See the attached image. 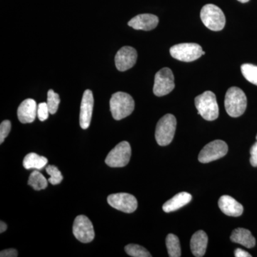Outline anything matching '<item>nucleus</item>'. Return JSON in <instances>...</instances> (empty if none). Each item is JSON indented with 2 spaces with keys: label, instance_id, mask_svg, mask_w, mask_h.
Wrapping results in <instances>:
<instances>
[{
  "label": "nucleus",
  "instance_id": "obj_1",
  "mask_svg": "<svg viewBox=\"0 0 257 257\" xmlns=\"http://www.w3.org/2000/svg\"><path fill=\"white\" fill-rule=\"evenodd\" d=\"M225 109L231 117H239L244 113L247 105L246 94L239 87L228 89L225 95Z\"/></svg>",
  "mask_w": 257,
  "mask_h": 257
},
{
  "label": "nucleus",
  "instance_id": "obj_2",
  "mask_svg": "<svg viewBox=\"0 0 257 257\" xmlns=\"http://www.w3.org/2000/svg\"><path fill=\"white\" fill-rule=\"evenodd\" d=\"M135 101L127 93H114L110 99V111L115 120L124 119L135 109Z\"/></svg>",
  "mask_w": 257,
  "mask_h": 257
},
{
  "label": "nucleus",
  "instance_id": "obj_3",
  "mask_svg": "<svg viewBox=\"0 0 257 257\" xmlns=\"http://www.w3.org/2000/svg\"><path fill=\"white\" fill-rule=\"evenodd\" d=\"M195 106L198 114L207 121H214L219 116V106L215 94L207 91L195 98Z\"/></svg>",
  "mask_w": 257,
  "mask_h": 257
},
{
  "label": "nucleus",
  "instance_id": "obj_4",
  "mask_svg": "<svg viewBox=\"0 0 257 257\" xmlns=\"http://www.w3.org/2000/svg\"><path fill=\"white\" fill-rule=\"evenodd\" d=\"M177 119L173 114H167L162 116L157 124L155 138L160 146H167L175 137Z\"/></svg>",
  "mask_w": 257,
  "mask_h": 257
},
{
  "label": "nucleus",
  "instance_id": "obj_5",
  "mask_svg": "<svg viewBox=\"0 0 257 257\" xmlns=\"http://www.w3.org/2000/svg\"><path fill=\"white\" fill-rule=\"evenodd\" d=\"M200 18L204 25L212 31L222 30L226 24L222 10L214 5H204L201 10Z\"/></svg>",
  "mask_w": 257,
  "mask_h": 257
},
{
  "label": "nucleus",
  "instance_id": "obj_6",
  "mask_svg": "<svg viewBox=\"0 0 257 257\" xmlns=\"http://www.w3.org/2000/svg\"><path fill=\"white\" fill-rule=\"evenodd\" d=\"M170 54L176 60L190 62L197 60L205 52L202 47L196 43H182L171 47Z\"/></svg>",
  "mask_w": 257,
  "mask_h": 257
},
{
  "label": "nucleus",
  "instance_id": "obj_7",
  "mask_svg": "<svg viewBox=\"0 0 257 257\" xmlns=\"http://www.w3.org/2000/svg\"><path fill=\"white\" fill-rule=\"evenodd\" d=\"M131 155L132 150L130 143L126 141L121 142L108 154L105 162L106 165L113 168L124 167L130 162Z\"/></svg>",
  "mask_w": 257,
  "mask_h": 257
},
{
  "label": "nucleus",
  "instance_id": "obj_8",
  "mask_svg": "<svg viewBox=\"0 0 257 257\" xmlns=\"http://www.w3.org/2000/svg\"><path fill=\"white\" fill-rule=\"evenodd\" d=\"M175 87V77L170 68L160 69L156 74L154 84V94L157 96H162L170 94Z\"/></svg>",
  "mask_w": 257,
  "mask_h": 257
},
{
  "label": "nucleus",
  "instance_id": "obj_9",
  "mask_svg": "<svg viewBox=\"0 0 257 257\" xmlns=\"http://www.w3.org/2000/svg\"><path fill=\"white\" fill-rule=\"evenodd\" d=\"M228 146L222 140H214L207 144L199 153V159L201 163H209L224 157L227 154Z\"/></svg>",
  "mask_w": 257,
  "mask_h": 257
},
{
  "label": "nucleus",
  "instance_id": "obj_10",
  "mask_svg": "<svg viewBox=\"0 0 257 257\" xmlns=\"http://www.w3.org/2000/svg\"><path fill=\"white\" fill-rule=\"evenodd\" d=\"M73 234L76 239L82 243H89L95 236L92 223L86 216L76 217L73 224Z\"/></svg>",
  "mask_w": 257,
  "mask_h": 257
},
{
  "label": "nucleus",
  "instance_id": "obj_11",
  "mask_svg": "<svg viewBox=\"0 0 257 257\" xmlns=\"http://www.w3.org/2000/svg\"><path fill=\"white\" fill-rule=\"evenodd\" d=\"M107 202L111 207L124 213H133L138 208L136 198L128 193H117L107 197Z\"/></svg>",
  "mask_w": 257,
  "mask_h": 257
},
{
  "label": "nucleus",
  "instance_id": "obj_12",
  "mask_svg": "<svg viewBox=\"0 0 257 257\" xmlns=\"http://www.w3.org/2000/svg\"><path fill=\"white\" fill-rule=\"evenodd\" d=\"M138 52L133 47H121L115 56V65L120 72H125L131 69L136 64Z\"/></svg>",
  "mask_w": 257,
  "mask_h": 257
},
{
  "label": "nucleus",
  "instance_id": "obj_13",
  "mask_svg": "<svg viewBox=\"0 0 257 257\" xmlns=\"http://www.w3.org/2000/svg\"><path fill=\"white\" fill-rule=\"evenodd\" d=\"M93 107H94V96L89 89L84 91L81 103L79 124L83 130H87L90 125L92 119Z\"/></svg>",
  "mask_w": 257,
  "mask_h": 257
},
{
  "label": "nucleus",
  "instance_id": "obj_14",
  "mask_svg": "<svg viewBox=\"0 0 257 257\" xmlns=\"http://www.w3.org/2000/svg\"><path fill=\"white\" fill-rule=\"evenodd\" d=\"M159 24V18L156 15L142 14L137 15L128 23L131 28L138 30L150 31L156 28Z\"/></svg>",
  "mask_w": 257,
  "mask_h": 257
},
{
  "label": "nucleus",
  "instance_id": "obj_15",
  "mask_svg": "<svg viewBox=\"0 0 257 257\" xmlns=\"http://www.w3.org/2000/svg\"><path fill=\"white\" fill-rule=\"evenodd\" d=\"M37 104L32 99H27L19 106L18 109V119L23 124L32 123L35 121L37 114Z\"/></svg>",
  "mask_w": 257,
  "mask_h": 257
},
{
  "label": "nucleus",
  "instance_id": "obj_16",
  "mask_svg": "<svg viewBox=\"0 0 257 257\" xmlns=\"http://www.w3.org/2000/svg\"><path fill=\"white\" fill-rule=\"evenodd\" d=\"M219 207L221 211L227 216H239L243 211V206L234 198L228 195L221 196L219 199Z\"/></svg>",
  "mask_w": 257,
  "mask_h": 257
},
{
  "label": "nucleus",
  "instance_id": "obj_17",
  "mask_svg": "<svg viewBox=\"0 0 257 257\" xmlns=\"http://www.w3.org/2000/svg\"><path fill=\"white\" fill-rule=\"evenodd\" d=\"M208 236L202 230L197 231L192 236L190 241L191 251L194 256H204L207 250Z\"/></svg>",
  "mask_w": 257,
  "mask_h": 257
},
{
  "label": "nucleus",
  "instance_id": "obj_18",
  "mask_svg": "<svg viewBox=\"0 0 257 257\" xmlns=\"http://www.w3.org/2000/svg\"><path fill=\"white\" fill-rule=\"evenodd\" d=\"M192 196L189 193L180 192L165 202L162 209L166 213L172 212L187 205L192 201Z\"/></svg>",
  "mask_w": 257,
  "mask_h": 257
},
{
  "label": "nucleus",
  "instance_id": "obj_19",
  "mask_svg": "<svg viewBox=\"0 0 257 257\" xmlns=\"http://www.w3.org/2000/svg\"><path fill=\"white\" fill-rule=\"evenodd\" d=\"M230 239L233 242L239 243L248 248L254 247L256 245V239L251 234V231L243 228L234 229Z\"/></svg>",
  "mask_w": 257,
  "mask_h": 257
},
{
  "label": "nucleus",
  "instance_id": "obj_20",
  "mask_svg": "<svg viewBox=\"0 0 257 257\" xmlns=\"http://www.w3.org/2000/svg\"><path fill=\"white\" fill-rule=\"evenodd\" d=\"M48 163V160L45 157L40 156L36 153H30L25 156L23 166L26 170L36 169L40 170Z\"/></svg>",
  "mask_w": 257,
  "mask_h": 257
},
{
  "label": "nucleus",
  "instance_id": "obj_21",
  "mask_svg": "<svg viewBox=\"0 0 257 257\" xmlns=\"http://www.w3.org/2000/svg\"><path fill=\"white\" fill-rule=\"evenodd\" d=\"M28 184L35 190L40 191L47 188L48 180L40 172L35 170L30 175Z\"/></svg>",
  "mask_w": 257,
  "mask_h": 257
},
{
  "label": "nucleus",
  "instance_id": "obj_22",
  "mask_svg": "<svg viewBox=\"0 0 257 257\" xmlns=\"http://www.w3.org/2000/svg\"><path fill=\"white\" fill-rule=\"evenodd\" d=\"M166 245L169 256L170 257L181 256V246L179 238L176 235L170 234L166 238Z\"/></svg>",
  "mask_w": 257,
  "mask_h": 257
},
{
  "label": "nucleus",
  "instance_id": "obj_23",
  "mask_svg": "<svg viewBox=\"0 0 257 257\" xmlns=\"http://www.w3.org/2000/svg\"><path fill=\"white\" fill-rule=\"evenodd\" d=\"M241 71L246 80L257 86V66L251 64H243L241 65Z\"/></svg>",
  "mask_w": 257,
  "mask_h": 257
},
{
  "label": "nucleus",
  "instance_id": "obj_24",
  "mask_svg": "<svg viewBox=\"0 0 257 257\" xmlns=\"http://www.w3.org/2000/svg\"><path fill=\"white\" fill-rule=\"evenodd\" d=\"M125 251L130 256L133 257H151L152 255L143 246H140L138 244L126 245L124 248Z\"/></svg>",
  "mask_w": 257,
  "mask_h": 257
},
{
  "label": "nucleus",
  "instance_id": "obj_25",
  "mask_svg": "<svg viewBox=\"0 0 257 257\" xmlns=\"http://www.w3.org/2000/svg\"><path fill=\"white\" fill-rule=\"evenodd\" d=\"M47 105L51 114H55L58 109L60 98L58 94L50 89L47 93Z\"/></svg>",
  "mask_w": 257,
  "mask_h": 257
},
{
  "label": "nucleus",
  "instance_id": "obj_26",
  "mask_svg": "<svg viewBox=\"0 0 257 257\" xmlns=\"http://www.w3.org/2000/svg\"><path fill=\"white\" fill-rule=\"evenodd\" d=\"M47 174L50 176L48 182L52 185H57L62 182L63 177L60 170L54 165H49L46 168Z\"/></svg>",
  "mask_w": 257,
  "mask_h": 257
},
{
  "label": "nucleus",
  "instance_id": "obj_27",
  "mask_svg": "<svg viewBox=\"0 0 257 257\" xmlns=\"http://www.w3.org/2000/svg\"><path fill=\"white\" fill-rule=\"evenodd\" d=\"M49 114H50L49 110L47 103L42 102L38 104L37 106V116L40 121H44L48 119Z\"/></svg>",
  "mask_w": 257,
  "mask_h": 257
},
{
  "label": "nucleus",
  "instance_id": "obj_28",
  "mask_svg": "<svg viewBox=\"0 0 257 257\" xmlns=\"http://www.w3.org/2000/svg\"><path fill=\"white\" fill-rule=\"evenodd\" d=\"M11 130V122L9 120H5L0 125V144L4 143L5 138L8 136Z\"/></svg>",
  "mask_w": 257,
  "mask_h": 257
},
{
  "label": "nucleus",
  "instance_id": "obj_29",
  "mask_svg": "<svg viewBox=\"0 0 257 257\" xmlns=\"http://www.w3.org/2000/svg\"><path fill=\"white\" fill-rule=\"evenodd\" d=\"M250 155H251L250 163L252 167H257V142L251 147V150H250Z\"/></svg>",
  "mask_w": 257,
  "mask_h": 257
},
{
  "label": "nucleus",
  "instance_id": "obj_30",
  "mask_svg": "<svg viewBox=\"0 0 257 257\" xmlns=\"http://www.w3.org/2000/svg\"><path fill=\"white\" fill-rule=\"evenodd\" d=\"M18 256V252L15 248H8L3 250L0 252L1 257H16Z\"/></svg>",
  "mask_w": 257,
  "mask_h": 257
},
{
  "label": "nucleus",
  "instance_id": "obj_31",
  "mask_svg": "<svg viewBox=\"0 0 257 257\" xmlns=\"http://www.w3.org/2000/svg\"><path fill=\"white\" fill-rule=\"evenodd\" d=\"M234 256L236 257H251V255L249 253L239 248L235 250Z\"/></svg>",
  "mask_w": 257,
  "mask_h": 257
},
{
  "label": "nucleus",
  "instance_id": "obj_32",
  "mask_svg": "<svg viewBox=\"0 0 257 257\" xmlns=\"http://www.w3.org/2000/svg\"><path fill=\"white\" fill-rule=\"evenodd\" d=\"M7 229H8V225L3 221H0V233L5 232Z\"/></svg>",
  "mask_w": 257,
  "mask_h": 257
},
{
  "label": "nucleus",
  "instance_id": "obj_33",
  "mask_svg": "<svg viewBox=\"0 0 257 257\" xmlns=\"http://www.w3.org/2000/svg\"><path fill=\"white\" fill-rule=\"evenodd\" d=\"M238 1L240 2L241 3H248L249 0H238Z\"/></svg>",
  "mask_w": 257,
  "mask_h": 257
},
{
  "label": "nucleus",
  "instance_id": "obj_34",
  "mask_svg": "<svg viewBox=\"0 0 257 257\" xmlns=\"http://www.w3.org/2000/svg\"><path fill=\"white\" fill-rule=\"evenodd\" d=\"M256 140H257V135H256Z\"/></svg>",
  "mask_w": 257,
  "mask_h": 257
}]
</instances>
